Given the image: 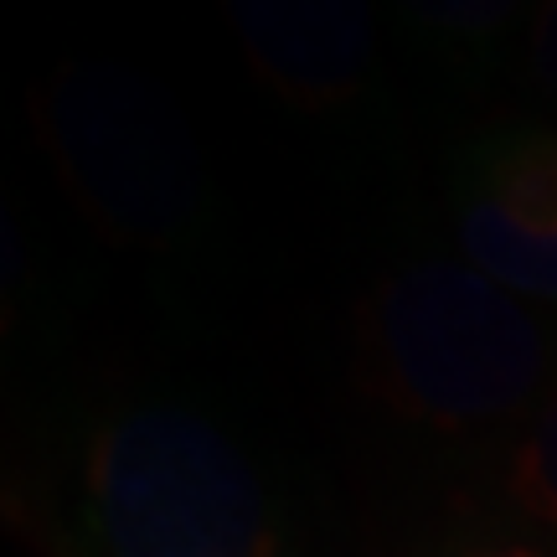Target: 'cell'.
Returning <instances> with one entry per match:
<instances>
[{
  "label": "cell",
  "instance_id": "obj_5",
  "mask_svg": "<svg viewBox=\"0 0 557 557\" xmlns=\"http://www.w3.org/2000/svg\"><path fill=\"white\" fill-rule=\"evenodd\" d=\"M455 201L527 238H557V129L517 124L480 139L459 171Z\"/></svg>",
  "mask_w": 557,
  "mask_h": 557
},
{
  "label": "cell",
  "instance_id": "obj_3",
  "mask_svg": "<svg viewBox=\"0 0 557 557\" xmlns=\"http://www.w3.org/2000/svg\"><path fill=\"white\" fill-rule=\"evenodd\" d=\"M67 176L109 227L129 238H176L201 197L197 150L160 88L114 62L58 83L52 109Z\"/></svg>",
  "mask_w": 557,
  "mask_h": 557
},
{
  "label": "cell",
  "instance_id": "obj_1",
  "mask_svg": "<svg viewBox=\"0 0 557 557\" xmlns=\"http://www.w3.org/2000/svg\"><path fill=\"white\" fill-rule=\"evenodd\" d=\"M83 527L99 557H278L259 470L191 408L103 423L83 465Z\"/></svg>",
  "mask_w": 557,
  "mask_h": 557
},
{
  "label": "cell",
  "instance_id": "obj_4",
  "mask_svg": "<svg viewBox=\"0 0 557 557\" xmlns=\"http://www.w3.org/2000/svg\"><path fill=\"white\" fill-rule=\"evenodd\" d=\"M248 62L295 103H346L372 73V0H227Z\"/></svg>",
  "mask_w": 557,
  "mask_h": 557
},
{
  "label": "cell",
  "instance_id": "obj_8",
  "mask_svg": "<svg viewBox=\"0 0 557 557\" xmlns=\"http://www.w3.org/2000/svg\"><path fill=\"white\" fill-rule=\"evenodd\" d=\"M532 73L547 99H557V0H542L537 21H532Z\"/></svg>",
  "mask_w": 557,
  "mask_h": 557
},
{
  "label": "cell",
  "instance_id": "obj_6",
  "mask_svg": "<svg viewBox=\"0 0 557 557\" xmlns=\"http://www.w3.org/2000/svg\"><path fill=\"white\" fill-rule=\"evenodd\" d=\"M398 11L455 58L491 62L527 11V0H398Z\"/></svg>",
  "mask_w": 557,
  "mask_h": 557
},
{
  "label": "cell",
  "instance_id": "obj_2",
  "mask_svg": "<svg viewBox=\"0 0 557 557\" xmlns=\"http://www.w3.org/2000/svg\"><path fill=\"white\" fill-rule=\"evenodd\" d=\"M372 346L393 398L444 429L517 413L553 357L537 315L465 259H423L387 278Z\"/></svg>",
  "mask_w": 557,
  "mask_h": 557
},
{
  "label": "cell",
  "instance_id": "obj_7",
  "mask_svg": "<svg viewBox=\"0 0 557 557\" xmlns=\"http://www.w3.org/2000/svg\"><path fill=\"white\" fill-rule=\"evenodd\" d=\"M511 491L517 506L532 511L537 521L557 527V398H547L527 438L517 444V465H511Z\"/></svg>",
  "mask_w": 557,
  "mask_h": 557
},
{
  "label": "cell",
  "instance_id": "obj_9",
  "mask_svg": "<svg viewBox=\"0 0 557 557\" xmlns=\"http://www.w3.org/2000/svg\"><path fill=\"white\" fill-rule=\"evenodd\" d=\"M470 557H547V553H532V547H485V553H470Z\"/></svg>",
  "mask_w": 557,
  "mask_h": 557
}]
</instances>
